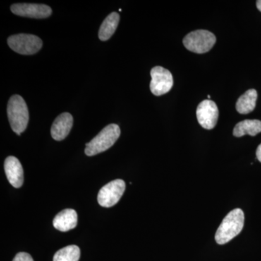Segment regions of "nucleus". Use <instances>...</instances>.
Instances as JSON below:
<instances>
[{
	"instance_id": "nucleus-1",
	"label": "nucleus",
	"mask_w": 261,
	"mask_h": 261,
	"mask_svg": "<svg viewBox=\"0 0 261 261\" xmlns=\"http://www.w3.org/2000/svg\"><path fill=\"white\" fill-rule=\"evenodd\" d=\"M244 222L245 215L241 209H234L228 213L216 231L215 236L216 243L219 245H224L231 241L241 232Z\"/></svg>"
},
{
	"instance_id": "nucleus-2",
	"label": "nucleus",
	"mask_w": 261,
	"mask_h": 261,
	"mask_svg": "<svg viewBox=\"0 0 261 261\" xmlns=\"http://www.w3.org/2000/svg\"><path fill=\"white\" fill-rule=\"evenodd\" d=\"M8 116L12 129L17 135H21L27 128L29 120L28 108L23 97L13 95L10 98Z\"/></svg>"
},
{
	"instance_id": "nucleus-3",
	"label": "nucleus",
	"mask_w": 261,
	"mask_h": 261,
	"mask_svg": "<svg viewBox=\"0 0 261 261\" xmlns=\"http://www.w3.org/2000/svg\"><path fill=\"white\" fill-rule=\"evenodd\" d=\"M121 135V129L117 124H110L86 145L85 154L94 156L111 148Z\"/></svg>"
},
{
	"instance_id": "nucleus-4",
	"label": "nucleus",
	"mask_w": 261,
	"mask_h": 261,
	"mask_svg": "<svg viewBox=\"0 0 261 261\" xmlns=\"http://www.w3.org/2000/svg\"><path fill=\"white\" fill-rule=\"evenodd\" d=\"M216 42V36L206 30L195 31L187 34L183 39L185 47L197 54H203L210 51Z\"/></svg>"
},
{
	"instance_id": "nucleus-5",
	"label": "nucleus",
	"mask_w": 261,
	"mask_h": 261,
	"mask_svg": "<svg viewBox=\"0 0 261 261\" xmlns=\"http://www.w3.org/2000/svg\"><path fill=\"white\" fill-rule=\"evenodd\" d=\"M8 45L20 55H34L42 47L40 38L33 34H19L11 36L8 39Z\"/></svg>"
},
{
	"instance_id": "nucleus-6",
	"label": "nucleus",
	"mask_w": 261,
	"mask_h": 261,
	"mask_svg": "<svg viewBox=\"0 0 261 261\" xmlns=\"http://www.w3.org/2000/svg\"><path fill=\"white\" fill-rule=\"evenodd\" d=\"M126 190V184L122 179L109 182L99 190L98 203L104 207H111L118 203Z\"/></svg>"
},
{
	"instance_id": "nucleus-7",
	"label": "nucleus",
	"mask_w": 261,
	"mask_h": 261,
	"mask_svg": "<svg viewBox=\"0 0 261 261\" xmlns=\"http://www.w3.org/2000/svg\"><path fill=\"white\" fill-rule=\"evenodd\" d=\"M151 92L155 96L168 93L173 86V75L169 70L161 66H155L151 70Z\"/></svg>"
},
{
	"instance_id": "nucleus-8",
	"label": "nucleus",
	"mask_w": 261,
	"mask_h": 261,
	"mask_svg": "<svg viewBox=\"0 0 261 261\" xmlns=\"http://www.w3.org/2000/svg\"><path fill=\"white\" fill-rule=\"evenodd\" d=\"M196 114L197 121L202 128L207 130L213 129L219 119V108L214 101L205 99L197 106Z\"/></svg>"
},
{
	"instance_id": "nucleus-9",
	"label": "nucleus",
	"mask_w": 261,
	"mask_h": 261,
	"mask_svg": "<svg viewBox=\"0 0 261 261\" xmlns=\"http://www.w3.org/2000/svg\"><path fill=\"white\" fill-rule=\"evenodd\" d=\"M10 9L15 15L27 18H46L51 14V8L43 4L18 3L12 5Z\"/></svg>"
},
{
	"instance_id": "nucleus-10",
	"label": "nucleus",
	"mask_w": 261,
	"mask_h": 261,
	"mask_svg": "<svg viewBox=\"0 0 261 261\" xmlns=\"http://www.w3.org/2000/svg\"><path fill=\"white\" fill-rule=\"evenodd\" d=\"M5 171L8 181L15 188H20L23 184V170L20 161L14 156H9L5 161Z\"/></svg>"
},
{
	"instance_id": "nucleus-11",
	"label": "nucleus",
	"mask_w": 261,
	"mask_h": 261,
	"mask_svg": "<svg viewBox=\"0 0 261 261\" xmlns=\"http://www.w3.org/2000/svg\"><path fill=\"white\" fill-rule=\"evenodd\" d=\"M73 123V116L69 113H63L57 117L51 128L53 138L56 141L64 140L69 135Z\"/></svg>"
},
{
	"instance_id": "nucleus-12",
	"label": "nucleus",
	"mask_w": 261,
	"mask_h": 261,
	"mask_svg": "<svg viewBox=\"0 0 261 261\" xmlns=\"http://www.w3.org/2000/svg\"><path fill=\"white\" fill-rule=\"evenodd\" d=\"M78 216L73 209H65L61 211L53 220V226L61 231H68L77 226Z\"/></svg>"
},
{
	"instance_id": "nucleus-13",
	"label": "nucleus",
	"mask_w": 261,
	"mask_h": 261,
	"mask_svg": "<svg viewBox=\"0 0 261 261\" xmlns=\"http://www.w3.org/2000/svg\"><path fill=\"white\" fill-rule=\"evenodd\" d=\"M257 92L255 89H249L240 96L236 103V110L240 114H248L255 110L256 106Z\"/></svg>"
},
{
	"instance_id": "nucleus-14",
	"label": "nucleus",
	"mask_w": 261,
	"mask_h": 261,
	"mask_svg": "<svg viewBox=\"0 0 261 261\" xmlns=\"http://www.w3.org/2000/svg\"><path fill=\"white\" fill-rule=\"evenodd\" d=\"M261 132V121L259 120H245L240 122L235 126L233 135L236 137L244 135L256 136Z\"/></svg>"
},
{
	"instance_id": "nucleus-15",
	"label": "nucleus",
	"mask_w": 261,
	"mask_h": 261,
	"mask_svg": "<svg viewBox=\"0 0 261 261\" xmlns=\"http://www.w3.org/2000/svg\"><path fill=\"white\" fill-rule=\"evenodd\" d=\"M120 15L117 13H111L101 25L99 31V38L100 40L107 41L116 32L119 23Z\"/></svg>"
},
{
	"instance_id": "nucleus-16",
	"label": "nucleus",
	"mask_w": 261,
	"mask_h": 261,
	"mask_svg": "<svg viewBox=\"0 0 261 261\" xmlns=\"http://www.w3.org/2000/svg\"><path fill=\"white\" fill-rule=\"evenodd\" d=\"M80 249L76 245L63 247L55 254L53 261H79Z\"/></svg>"
},
{
	"instance_id": "nucleus-17",
	"label": "nucleus",
	"mask_w": 261,
	"mask_h": 261,
	"mask_svg": "<svg viewBox=\"0 0 261 261\" xmlns=\"http://www.w3.org/2000/svg\"><path fill=\"white\" fill-rule=\"evenodd\" d=\"M13 261H34L32 257L27 252H19L17 254Z\"/></svg>"
},
{
	"instance_id": "nucleus-18",
	"label": "nucleus",
	"mask_w": 261,
	"mask_h": 261,
	"mask_svg": "<svg viewBox=\"0 0 261 261\" xmlns=\"http://www.w3.org/2000/svg\"><path fill=\"white\" fill-rule=\"evenodd\" d=\"M256 156L257 160L261 163V144L257 147Z\"/></svg>"
},
{
	"instance_id": "nucleus-19",
	"label": "nucleus",
	"mask_w": 261,
	"mask_h": 261,
	"mask_svg": "<svg viewBox=\"0 0 261 261\" xmlns=\"http://www.w3.org/2000/svg\"><path fill=\"white\" fill-rule=\"evenodd\" d=\"M256 5H257V9L260 10V11L261 12V0H259V1H257Z\"/></svg>"
},
{
	"instance_id": "nucleus-20",
	"label": "nucleus",
	"mask_w": 261,
	"mask_h": 261,
	"mask_svg": "<svg viewBox=\"0 0 261 261\" xmlns=\"http://www.w3.org/2000/svg\"><path fill=\"white\" fill-rule=\"evenodd\" d=\"M207 98H208V99H211V96L210 95L207 96Z\"/></svg>"
}]
</instances>
